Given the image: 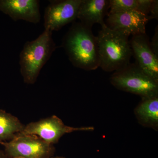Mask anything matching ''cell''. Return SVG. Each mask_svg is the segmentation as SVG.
Here are the masks:
<instances>
[{
    "instance_id": "1",
    "label": "cell",
    "mask_w": 158,
    "mask_h": 158,
    "mask_svg": "<svg viewBox=\"0 0 158 158\" xmlns=\"http://www.w3.org/2000/svg\"><path fill=\"white\" fill-rule=\"evenodd\" d=\"M91 28L80 22L73 23L62 40V47L73 65L87 71L99 67L97 37Z\"/></svg>"
},
{
    "instance_id": "2",
    "label": "cell",
    "mask_w": 158,
    "mask_h": 158,
    "mask_svg": "<svg viewBox=\"0 0 158 158\" xmlns=\"http://www.w3.org/2000/svg\"><path fill=\"white\" fill-rule=\"evenodd\" d=\"M97 37L99 67L102 70L115 72L129 64L132 52L129 36L110 29L105 23L101 26Z\"/></svg>"
},
{
    "instance_id": "3",
    "label": "cell",
    "mask_w": 158,
    "mask_h": 158,
    "mask_svg": "<svg viewBox=\"0 0 158 158\" xmlns=\"http://www.w3.org/2000/svg\"><path fill=\"white\" fill-rule=\"evenodd\" d=\"M52 33L44 30L37 39L25 44L20 54L19 65L26 84L32 85L36 82L43 67L57 48Z\"/></svg>"
},
{
    "instance_id": "4",
    "label": "cell",
    "mask_w": 158,
    "mask_h": 158,
    "mask_svg": "<svg viewBox=\"0 0 158 158\" xmlns=\"http://www.w3.org/2000/svg\"><path fill=\"white\" fill-rule=\"evenodd\" d=\"M111 84L119 90L139 95L143 98L158 97V81L145 73L135 63L114 72Z\"/></svg>"
},
{
    "instance_id": "5",
    "label": "cell",
    "mask_w": 158,
    "mask_h": 158,
    "mask_svg": "<svg viewBox=\"0 0 158 158\" xmlns=\"http://www.w3.org/2000/svg\"><path fill=\"white\" fill-rule=\"evenodd\" d=\"M9 158H49L55 151L53 144H48L34 135L20 133L13 139L0 142Z\"/></svg>"
},
{
    "instance_id": "6",
    "label": "cell",
    "mask_w": 158,
    "mask_h": 158,
    "mask_svg": "<svg viewBox=\"0 0 158 158\" xmlns=\"http://www.w3.org/2000/svg\"><path fill=\"white\" fill-rule=\"evenodd\" d=\"M93 127H73L64 124L56 116L31 122L25 126L23 134L38 136L48 144H54L59 141L64 135L76 131H89Z\"/></svg>"
},
{
    "instance_id": "7",
    "label": "cell",
    "mask_w": 158,
    "mask_h": 158,
    "mask_svg": "<svg viewBox=\"0 0 158 158\" xmlns=\"http://www.w3.org/2000/svg\"><path fill=\"white\" fill-rule=\"evenodd\" d=\"M82 0L50 1L44 15V30L52 32L73 22L77 19Z\"/></svg>"
},
{
    "instance_id": "8",
    "label": "cell",
    "mask_w": 158,
    "mask_h": 158,
    "mask_svg": "<svg viewBox=\"0 0 158 158\" xmlns=\"http://www.w3.org/2000/svg\"><path fill=\"white\" fill-rule=\"evenodd\" d=\"M107 22L110 29L129 36L146 33V26L149 20L146 15L131 10L108 13Z\"/></svg>"
},
{
    "instance_id": "9",
    "label": "cell",
    "mask_w": 158,
    "mask_h": 158,
    "mask_svg": "<svg viewBox=\"0 0 158 158\" xmlns=\"http://www.w3.org/2000/svg\"><path fill=\"white\" fill-rule=\"evenodd\" d=\"M130 43L136 63L145 73L158 81V58L152 49L146 33L133 36Z\"/></svg>"
},
{
    "instance_id": "10",
    "label": "cell",
    "mask_w": 158,
    "mask_h": 158,
    "mask_svg": "<svg viewBox=\"0 0 158 158\" xmlns=\"http://www.w3.org/2000/svg\"><path fill=\"white\" fill-rule=\"evenodd\" d=\"M0 11L14 21L23 20L37 24L41 17L37 0H0Z\"/></svg>"
},
{
    "instance_id": "11",
    "label": "cell",
    "mask_w": 158,
    "mask_h": 158,
    "mask_svg": "<svg viewBox=\"0 0 158 158\" xmlns=\"http://www.w3.org/2000/svg\"><path fill=\"white\" fill-rule=\"evenodd\" d=\"M109 9L110 0H82L77 19L90 28L96 23L102 26L105 23L104 19Z\"/></svg>"
},
{
    "instance_id": "12",
    "label": "cell",
    "mask_w": 158,
    "mask_h": 158,
    "mask_svg": "<svg viewBox=\"0 0 158 158\" xmlns=\"http://www.w3.org/2000/svg\"><path fill=\"white\" fill-rule=\"evenodd\" d=\"M139 122L147 126L156 128L158 125V98H143L135 110Z\"/></svg>"
},
{
    "instance_id": "13",
    "label": "cell",
    "mask_w": 158,
    "mask_h": 158,
    "mask_svg": "<svg viewBox=\"0 0 158 158\" xmlns=\"http://www.w3.org/2000/svg\"><path fill=\"white\" fill-rule=\"evenodd\" d=\"M24 127L17 117L0 110V142L11 141L22 132Z\"/></svg>"
},
{
    "instance_id": "14",
    "label": "cell",
    "mask_w": 158,
    "mask_h": 158,
    "mask_svg": "<svg viewBox=\"0 0 158 158\" xmlns=\"http://www.w3.org/2000/svg\"><path fill=\"white\" fill-rule=\"evenodd\" d=\"M138 0H110L109 13L131 10L138 11Z\"/></svg>"
},
{
    "instance_id": "15",
    "label": "cell",
    "mask_w": 158,
    "mask_h": 158,
    "mask_svg": "<svg viewBox=\"0 0 158 158\" xmlns=\"http://www.w3.org/2000/svg\"><path fill=\"white\" fill-rule=\"evenodd\" d=\"M151 47L156 55V56L158 58V27L156 26V27L155 34L153 36L151 41H150Z\"/></svg>"
},
{
    "instance_id": "16",
    "label": "cell",
    "mask_w": 158,
    "mask_h": 158,
    "mask_svg": "<svg viewBox=\"0 0 158 158\" xmlns=\"http://www.w3.org/2000/svg\"><path fill=\"white\" fill-rule=\"evenodd\" d=\"M150 15H148L149 20L152 19H158V1L153 0L151 8L150 10Z\"/></svg>"
},
{
    "instance_id": "17",
    "label": "cell",
    "mask_w": 158,
    "mask_h": 158,
    "mask_svg": "<svg viewBox=\"0 0 158 158\" xmlns=\"http://www.w3.org/2000/svg\"><path fill=\"white\" fill-rule=\"evenodd\" d=\"M0 158H9L4 151L0 150Z\"/></svg>"
},
{
    "instance_id": "18",
    "label": "cell",
    "mask_w": 158,
    "mask_h": 158,
    "mask_svg": "<svg viewBox=\"0 0 158 158\" xmlns=\"http://www.w3.org/2000/svg\"><path fill=\"white\" fill-rule=\"evenodd\" d=\"M49 158H65L64 157L57 156V157H51Z\"/></svg>"
},
{
    "instance_id": "19",
    "label": "cell",
    "mask_w": 158,
    "mask_h": 158,
    "mask_svg": "<svg viewBox=\"0 0 158 158\" xmlns=\"http://www.w3.org/2000/svg\"></svg>"
}]
</instances>
